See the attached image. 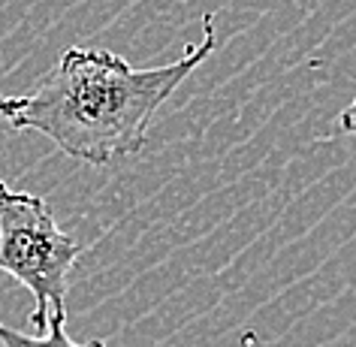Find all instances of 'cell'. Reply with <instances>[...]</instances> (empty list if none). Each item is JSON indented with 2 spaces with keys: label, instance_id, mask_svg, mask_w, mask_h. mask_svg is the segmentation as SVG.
Returning a JSON list of instances; mask_svg holds the SVG:
<instances>
[{
  "label": "cell",
  "instance_id": "cell-1",
  "mask_svg": "<svg viewBox=\"0 0 356 347\" xmlns=\"http://www.w3.org/2000/svg\"><path fill=\"white\" fill-rule=\"evenodd\" d=\"M215 49L211 13L202 15V40L163 67L136 70L115 51L73 46L28 94L0 97V118L42 133L79 163L109 166L145 148L157 109Z\"/></svg>",
  "mask_w": 356,
  "mask_h": 347
},
{
  "label": "cell",
  "instance_id": "cell-2",
  "mask_svg": "<svg viewBox=\"0 0 356 347\" xmlns=\"http://www.w3.org/2000/svg\"><path fill=\"white\" fill-rule=\"evenodd\" d=\"M82 251V242L58 227L46 200L13 191L0 179V272L28 287L33 296L31 323L40 332L51 311H67L70 272Z\"/></svg>",
  "mask_w": 356,
  "mask_h": 347
},
{
  "label": "cell",
  "instance_id": "cell-3",
  "mask_svg": "<svg viewBox=\"0 0 356 347\" xmlns=\"http://www.w3.org/2000/svg\"><path fill=\"white\" fill-rule=\"evenodd\" d=\"M0 347H106L100 338L79 344L67 335V311H51L49 323L42 329V335H24L19 329L0 323Z\"/></svg>",
  "mask_w": 356,
  "mask_h": 347
},
{
  "label": "cell",
  "instance_id": "cell-4",
  "mask_svg": "<svg viewBox=\"0 0 356 347\" xmlns=\"http://www.w3.org/2000/svg\"><path fill=\"white\" fill-rule=\"evenodd\" d=\"M338 124H341L344 133H350V136H356V100L347 106V109L338 115Z\"/></svg>",
  "mask_w": 356,
  "mask_h": 347
}]
</instances>
